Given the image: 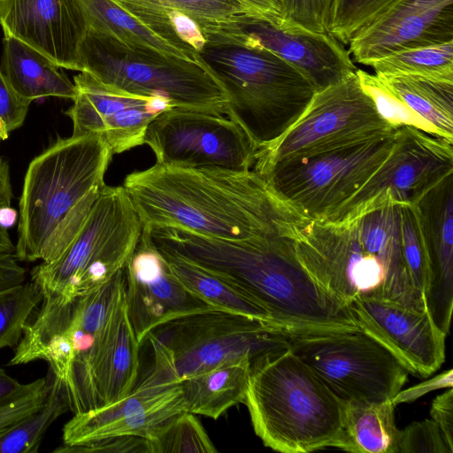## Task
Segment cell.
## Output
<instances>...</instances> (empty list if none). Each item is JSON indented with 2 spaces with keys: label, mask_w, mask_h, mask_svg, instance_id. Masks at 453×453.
<instances>
[{
  "label": "cell",
  "mask_w": 453,
  "mask_h": 453,
  "mask_svg": "<svg viewBox=\"0 0 453 453\" xmlns=\"http://www.w3.org/2000/svg\"><path fill=\"white\" fill-rule=\"evenodd\" d=\"M142 227H178L212 238L296 237L309 221L254 170L156 163L123 183Z\"/></svg>",
  "instance_id": "1"
},
{
  "label": "cell",
  "mask_w": 453,
  "mask_h": 453,
  "mask_svg": "<svg viewBox=\"0 0 453 453\" xmlns=\"http://www.w3.org/2000/svg\"><path fill=\"white\" fill-rule=\"evenodd\" d=\"M150 236L160 251L203 268L256 303L288 334L360 329L351 310L331 296L303 266L296 237L231 241L178 227H153Z\"/></svg>",
  "instance_id": "2"
},
{
  "label": "cell",
  "mask_w": 453,
  "mask_h": 453,
  "mask_svg": "<svg viewBox=\"0 0 453 453\" xmlns=\"http://www.w3.org/2000/svg\"><path fill=\"white\" fill-rule=\"evenodd\" d=\"M401 204L378 198L347 220H309L296 237L303 266L342 305L377 297L427 311L404 257Z\"/></svg>",
  "instance_id": "3"
},
{
  "label": "cell",
  "mask_w": 453,
  "mask_h": 453,
  "mask_svg": "<svg viewBox=\"0 0 453 453\" xmlns=\"http://www.w3.org/2000/svg\"><path fill=\"white\" fill-rule=\"evenodd\" d=\"M127 319L123 268L88 295L67 302L42 298L7 365L43 360L62 380L73 414L99 408L111 355Z\"/></svg>",
  "instance_id": "4"
},
{
  "label": "cell",
  "mask_w": 453,
  "mask_h": 453,
  "mask_svg": "<svg viewBox=\"0 0 453 453\" xmlns=\"http://www.w3.org/2000/svg\"><path fill=\"white\" fill-rule=\"evenodd\" d=\"M112 156L101 136L72 135L30 162L19 203V261L52 262L66 250L105 185Z\"/></svg>",
  "instance_id": "5"
},
{
  "label": "cell",
  "mask_w": 453,
  "mask_h": 453,
  "mask_svg": "<svg viewBox=\"0 0 453 453\" xmlns=\"http://www.w3.org/2000/svg\"><path fill=\"white\" fill-rule=\"evenodd\" d=\"M243 403L256 434L275 451L334 447L342 430L344 402L288 343L252 360Z\"/></svg>",
  "instance_id": "6"
},
{
  "label": "cell",
  "mask_w": 453,
  "mask_h": 453,
  "mask_svg": "<svg viewBox=\"0 0 453 453\" xmlns=\"http://www.w3.org/2000/svg\"><path fill=\"white\" fill-rule=\"evenodd\" d=\"M203 35L206 42L199 56L224 92L225 114L258 150L268 147L300 118L316 93L314 87L266 50L218 34Z\"/></svg>",
  "instance_id": "7"
},
{
  "label": "cell",
  "mask_w": 453,
  "mask_h": 453,
  "mask_svg": "<svg viewBox=\"0 0 453 453\" xmlns=\"http://www.w3.org/2000/svg\"><path fill=\"white\" fill-rule=\"evenodd\" d=\"M272 323L211 308L165 321L147 334L153 364L139 381L170 386L221 364L288 345Z\"/></svg>",
  "instance_id": "8"
},
{
  "label": "cell",
  "mask_w": 453,
  "mask_h": 453,
  "mask_svg": "<svg viewBox=\"0 0 453 453\" xmlns=\"http://www.w3.org/2000/svg\"><path fill=\"white\" fill-rule=\"evenodd\" d=\"M142 230L123 186L104 185L78 234L52 262H42L31 281L43 298L63 302L94 292L122 270Z\"/></svg>",
  "instance_id": "9"
},
{
  "label": "cell",
  "mask_w": 453,
  "mask_h": 453,
  "mask_svg": "<svg viewBox=\"0 0 453 453\" xmlns=\"http://www.w3.org/2000/svg\"><path fill=\"white\" fill-rule=\"evenodd\" d=\"M79 54L82 72L105 85L135 96L162 97L176 108L225 114L224 92L203 65L130 47L91 28Z\"/></svg>",
  "instance_id": "10"
},
{
  "label": "cell",
  "mask_w": 453,
  "mask_h": 453,
  "mask_svg": "<svg viewBox=\"0 0 453 453\" xmlns=\"http://www.w3.org/2000/svg\"><path fill=\"white\" fill-rule=\"evenodd\" d=\"M395 129L287 157L255 172L302 217L310 221H326L384 162L392 149Z\"/></svg>",
  "instance_id": "11"
},
{
  "label": "cell",
  "mask_w": 453,
  "mask_h": 453,
  "mask_svg": "<svg viewBox=\"0 0 453 453\" xmlns=\"http://www.w3.org/2000/svg\"><path fill=\"white\" fill-rule=\"evenodd\" d=\"M288 346L343 402L392 401L410 373L361 329L288 334Z\"/></svg>",
  "instance_id": "12"
},
{
  "label": "cell",
  "mask_w": 453,
  "mask_h": 453,
  "mask_svg": "<svg viewBox=\"0 0 453 453\" xmlns=\"http://www.w3.org/2000/svg\"><path fill=\"white\" fill-rule=\"evenodd\" d=\"M392 128L379 115L355 73L317 91L295 124L257 151L252 169L257 172L287 157L371 138Z\"/></svg>",
  "instance_id": "13"
},
{
  "label": "cell",
  "mask_w": 453,
  "mask_h": 453,
  "mask_svg": "<svg viewBox=\"0 0 453 453\" xmlns=\"http://www.w3.org/2000/svg\"><path fill=\"white\" fill-rule=\"evenodd\" d=\"M144 143L156 163L187 168L250 170L258 150L231 119L176 107L150 122Z\"/></svg>",
  "instance_id": "14"
},
{
  "label": "cell",
  "mask_w": 453,
  "mask_h": 453,
  "mask_svg": "<svg viewBox=\"0 0 453 453\" xmlns=\"http://www.w3.org/2000/svg\"><path fill=\"white\" fill-rule=\"evenodd\" d=\"M453 173V142L411 126L396 127L392 149L365 184L327 222L352 218L376 197L417 204L440 181Z\"/></svg>",
  "instance_id": "15"
},
{
  "label": "cell",
  "mask_w": 453,
  "mask_h": 453,
  "mask_svg": "<svg viewBox=\"0 0 453 453\" xmlns=\"http://www.w3.org/2000/svg\"><path fill=\"white\" fill-rule=\"evenodd\" d=\"M201 27L203 33L270 51L297 69L316 92L342 81L357 70L344 44L328 33L284 30L246 13L202 23Z\"/></svg>",
  "instance_id": "16"
},
{
  "label": "cell",
  "mask_w": 453,
  "mask_h": 453,
  "mask_svg": "<svg viewBox=\"0 0 453 453\" xmlns=\"http://www.w3.org/2000/svg\"><path fill=\"white\" fill-rule=\"evenodd\" d=\"M77 95L65 114L73 122L74 136L96 134L112 155L144 144L150 122L173 108L162 97L141 96L105 85L86 72L73 78Z\"/></svg>",
  "instance_id": "17"
},
{
  "label": "cell",
  "mask_w": 453,
  "mask_h": 453,
  "mask_svg": "<svg viewBox=\"0 0 453 453\" xmlns=\"http://www.w3.org/2000/svg\"><path fill=\"white\" fill-rule=\"evenodd\" d=\"M124 292L128 319L140 343L165 321L212 308L177 279L144 228L124 267Z\"/></svg>",
  "instance_id": "18"
},
{
  "label": "cell",
  "mask_w": 453,
  "mask_h": 453,
  "mask_svg": "<svg viewBox=\"0 0 453 453\" xmlns=\"http://www.w3.org/2000/svg\"><path fill=\"white\" fill-rule=\"evenodd\" d=\"M349 309L359 328L386 347L418 378L435 372L445 359V339L427 311L377 297H361Z\"/></svg>",
  "instance_id": "19"
},
{
  "label": "cell",
  "mask_w": 453,
  "mask_h": 453,
  "mask_svg": "<svg viewBox=\"0 0 453 453\" xmlns=\"http://www.w3.org/2000/svg\"><path fill=\"white\" fill-rule=\"evenodd\" d=\"M453 41V0H396L349 42L365 65L391 53Z\"/></svg>",
  "instance_id": "20"
},
{
  "label": "cell",
  "mask_w": 453,
  "mask_h": 453,
  "mask_svg": "<svg viewBox=\"0 0 453 453\" xmlns=\"http://www.w3.org/2000/svg\"><path fill=\"white\" fill-rule=\"evenodd\" d=\"M188 411L180 384L136 382L125 396L99 408L73 414L63 427L64 445L114 436L149 437L173 416Z\"/></svg>",
  "instance_id": "21"
},
{
  "label": "cell",
  "mask_w": 453,
  "mask_h": 453,
  "mask_svg": "<svg viewBox=\"0 0 453 453\" xmlns=\"http://www.w3.org/2000/svg\"><path fill=\"white\" fill-rule=\"evenodd\" d=\"M0 25L61 68L82 72L80 45L88 24L78 0H0Z\"/></svg>",
  "instance_id": "22"
},
{
  "label": "cell",
  "mask_w": 453,
  "mask_h": 453,
  "mask_svg": "<svg viewBox=\"0 0 453 453\" xmlns=\"http://www.w3.org/2000/svg\"><path fill=\"white\" fill-rule=\"evenodd\" d=\"M428 257L427 311L446 335L453 309V173L417 203Z\"/></svg>",
  "instance_id": "23"
},
{
  "label": "cell",
  "mask_w": 453,
  "mask_h": 453,
  "mask_svg": "<svg viewBox=\"0 0 453 453\" xmlns=\"http://www.w3.org/2000/svg\"><path fill=\"white\" fill-rule=\"evenodd\" d=\"M0 72L16 93L31 102L48 96L73 100L77 95L60 66L12 35H4Z\"/></svg>",
  "instance_id": "24"
},
{
  "label": "cell",
  "mask_w": 453,
  "mask_h": 453,
  "mask_svg": "<svg viewBox=\"0 0 453 453\" xmlns=\"http://www.w3.org/2000/svg\"><path fill=\"white\" fill-rule=\"evenodd\" d=\"M251 359L242 357L184 379L180 385L188 411L213 419L243 403L249 385Z\"/></svg>",
  "instance_id": "25"
},
{
  "label": "cell",
  "mask_w": 453,
  "mask_h": 453,
  "mask_svg": "<svg viewBox=\"0 0 453 453\" xmlns=\"http://www.w3.org/2000/svg\"><path fill=\"white\" fill-rule=\"evenodd\" d=\"M395 405L387 402H344L342 426L334 448L354 453H398L401 430Z\"/></svg>",
  "instance_id": "26"
},
{
  "label": "cell",
  "mask_w": 453,
  "mask_h": 453,
  "mask_svg": "<svg viewBox=\"0 0 453 453\" xmlns=\"http://www.w3.org/2000/svg\"><path fill=\"white\" fill-rule=\"evenodd\" d=\"M379 77L441 138L453 142V81L414 75Z\"/></svg>",
  "instance_id": "27"
},
{
  "label": "cell",
  "mask_w": 453,
  "mask_h": 453,
  "mask_svg": "<svg viewBox=\"0 0 453 453\" xmlns=\"http://www.w3.org/2000/svg\"><path fill=\"white\" fill-rule=\"evenodd\" d=\"M78 1L88 28L110 35L130 47L150 49L197 63L188 54L155 35L114 0Z\"/></svg>",
  "instance_id": "28"
},
{
  "label": "cell",
  "mask_w": 453,
  "mask_h": 453,
  "mask_svg": "<svg viewBox=\"0 0 453 453\" xmlns=\"http://www.w3.org/2000/svg\"><path fill=\"white\" fill-rule=\"evenodd\" d=\"M160 252L177 279L208 305L272 323L286 333L263 308L221 279L180 257Z\"/></svg>",
  "instance_id": "29"
},
{
  "label": "cell",
  "mask_w": 453,
  "mask_h": 453,
  "mask_svg": "<svg viewBox=\"0 0 453 453\" xmlns=\"http://www.w3.org/2000/svg\"><path fill=\"white\" fill-rule=\"evenodd\" d=\"M114 1L155 35L188 54L198 64L203 65L199 52L205 45L206 39L201 24L193 17L177 9L153 3Z\"/></svg>",
  "instance_id": "30"
},
{
  "label": "cell",
  "mask_w": 453,
  "mask_h": 453,
  "mask_svg": "<svg viewBox=\"0 0 453 453\" xmlns=\"http://www.w3.org/2000/svg\"><path fill=\"white\" fill-rule=\"evenodd\" d=\"M50 381L43 404L0 434V453H35L49 427L70 411L61 380L50 370Z\"/></svg>",
  "instance_id": "31"
},
{
  "label": "cell",
  "mask_w": 453,
  "mask_h": 453,
  "mask_svg": "<svg viewBox=\"0 0 453 453\" xmlns=\"http://www.w3.org/2000/svg\"><path fill=\"white\" fill-rule=\"evenodd\" d=\"M369 66L381 77L414 75L453 81V41L399 50Z\"/></svg>",
  "instance_id": "32"
},
{
  "label": "cell",
  "mask_w": 453,
  "mask_h": 453,
  "mask_svg": "<svg viewBox=\"0 0 453 453\" xmlns=\"http://www.w3.org/2000/svg\"><path fill=\"white\" fill-rule=\"evenodd\" d=\"M149 453H215L196 415L186 411L166 420L146 438Z\"/></svg>",
  "instance_id": "33"
},
{
  "label": "cell",
  "mask_w": 453,
  "mask_h": 453,
  "mask_svg": "<svg viewBox=\"0 0 453 453\" xmlns=\"http://www.w3.org/2000/svg\"><path fill=\"white\" fill-rule=\"evenodd\" d=\"M43 296L31 280L0 291V349L16 347Z\"/></svg>",
  "instance_id": "34"
},
{
  "label": "cell",
  "mask_w": 453,
  "mask_h": 453,
  "mask_svg": "<svg viewBox=\"0 0 453 453\" xmlns=\"http://www.w3.org/2000/svg\"><path fill=\"white\" fill-rule=\"evenodd\" d=\"M363 90L372 99L379 115L391 127L411 126L433 136L441 137L435 127L415 113L376 74L357 69Z\"/></svg>",
  "instance_id": "35"
},
{
  "label": "cell",
  "mask_w": 453,
  "mask_h": 453,
  "mask_svg": "<svg viewBox=\"0 0 453 453\" xmlns=\"http://www.w3.org/2000/svg\"><path fill=\"white\" fill-rule=\"evenodd\" d=\"M401 232L403 254L411 281L424 299L428 276V257L417 204H401Z\"/></svg>",
  "instance_id": "36"
},
{
  "label": "cell",
  "mask_w": 453,
  "mask_h": 453,
  "mask_svg": "<svg viewBox=\"0 0 453 453\" xmlns=\"http://www.w3.org/2000/svg\"><path fill=\"white\" fill-rule=\"evenodd\" d=\"M396 0H334L328 34L342 44L383 13Z\"/></svg>",
  "instance_id": "37"
},
{
  "label": "cell",
  "mask_w": 453,
  "mask_h": 453,
  "mask_svg": "<svg viewBox=\"0 0 453 453\" xmlns=\"http://www.w3.org/2000/svg\"><path fill=\"white\" fill-rule=\"evenodd\" d=\"M334 0H281L288 31L328 33Z\"/></svg>",
  "instance_id": "38"
},
{
  "label": "cell",
  "mask_w": 453,
  "mask_h": 453,
  "mask_svg": "<svg viewBox=\"0 0 453 453\" xmlns=\"http://www.w3.org/2000/svg\"><path fill=\"white\" fill-rule=\"evenodd\" d=\"M153 3L181 11L200 24L219 22L233 16L246 13L245 7L237 0H137Z\"/></svg>",
  "instance_id": "39"
},
{
  "label": "cell",
  "mask_w": 453,
  "mask_h": 453,
  "mask_svg": "<svg viewBox=\"0 0 453 453\" xmlns=\"http://www.w3.org/2000/svg\"><path fill=\"white\" fill-rule=\"evenodd\" d=\"M453 453L439 426L432 419L413 422L401 430L398 453Z\"/></svg>",
  "instance_id": "40"
},
{
  "label": "cell",
  "mask_w": 453,
  "mask_h": 453,
  "mask_svg": "<svg viewBox=\"0 0 453 453\" xmlns=\"http://www.w3.org/2000/svg\"><path fill=\"white\" fill-rule=\"evenodd\" d=\"M50 381L49 372L33 390L0 405V434L43 404L49 391Z\"/></svg>",
  "instance_id": "41"
},
{
  "label": "cell",
  "mask_w": 453,
  "mask_h": 453,
  "mask_svg": "<svg viewBox=\"0 0 453 453\" xmlns=\"http://www.w3.org/2000/svg\"><path fill=\"white\" fill-rule=\"evenodd\" d=\"M58 453H149L146 438L140 436H114L76 445H61Z\"/></svg>",
  "instance_id": "42"
},
{
  "label": "cell",
  "mask_w": 453,
  "mask_h": 453,
  "mask_svg": "<svg viewBox=\"0 0 453 453\" xmlns=\"http://www.w3.org/2000/svg\"><path fill=\"white\" fill-rule=\"evenodd\" d=\"M30 104L16 93L0 72V126L6 135L23 125Z\"/></svg>",
  "instance_id": "43"
},
{
  "label": "cell",
  "mask_w": 453,
  "mask_h": 453,
  "mask_svg": "<svg viewBox=\"0 0 453 453\" xmlns=\"http://www.w3.org/2000/svg\"><path fill=\"white\" fill-rule=\"evenodd\" d=\"M12 199L10 166L7 160L0 157V254H12L15 251V245L8 231L16 219V211L11 206Z\"/></svg>",
  "instance_id": "44"
},
{
  "label": "cell",
  "mask_w": 453,
  "mask_h": 453,
  "mask_svg": "<svg viewBox=\"0 0 453 453\" xmlns=\"http://www.w3.org/2000/svg\"><path fill=\"white\" fill-rule=\"evenodd\" d=\"M430 414L439 426L447 443L453 449V388H449L435 397Z\"/></svg>",
  "instance_id": "45"
},
{
  "label": "cell",
  "mask_w": 453,
  "mask_h": 453,
  "mask_svg": "<svg viewBox=\"0 0 453 453\" xmlns=\"http://www.w3.org/2000/svg\"><path fill=\"white\" fill-rule=\"evenodd\" d=\"M452 387L453 371L449 369L410 388L401 389L392 399V403L396 406L400 403L413 402L431 391L441 388L448 389Z\"/></svg>",
  "instance_id": "46"
},
{
  "label": "cell",
  "mask_w": 453,
  "mask_h": 453,
  "mask_svg": "<svg viewBox=\"0 0 453 453\" xmlns=\"http://www.w3.org/2000/svg\"><path fill=\"white\" fill-rule=\"evenodd\" d=\"M250 15L268 21L273 26L288 30L281 0H237Z\"/></svg>",
  "instance_id": "47"
},
{
  "label": "cell",
  "mask_w": 453,
  "mask_h": 453,
  "mask_svg": "<svg viewBox=\"0 0 453 453\" xmlns=\"http://www.w3.org/2000/svg\"><path fill=\"white\" fill-rule=\"evenodd\" d=\"M27 271L19 264L14 253L0 254V291L26 282Z\"/></svg>",
  "instance_id": "48"
},
{
  "label": "cell",
  "mask_w": 453,
  "mask_h": 453,
  "mask_svg": "<svg viewBox=\"0 0 453 453\" xmlns=\"http://www.w3.org/2000/svg\"><path fill=\"white\" fill-rule=\"evenodd\" d=\"M42 380L39 378L29 383H20L0 367V405L33 390Z\"/></svg>",
  "instance_id": "49"
},
{
  "label": "cell",
  "mask_w": 453,
  "mask_h": 453,
  "mask_svg": "<svg viewBox=\"0 0 453 453\" xmlns=\"http://www.w3.org/2000/svg\"><path fill=\"white\" fill-rule=\"evenodd\" d=\"M9 136L5 134V133L4 132V130L2 129L1 126H0V143L2 141H4L8 138Z\"/></svg>",
  "instance_id": "50"
}]
</instances>
